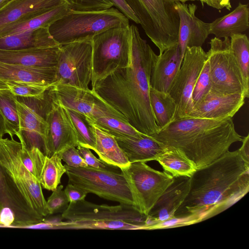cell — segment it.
<instances>
[{"instance_id": "obj_40", "label": "cell", "mask_w": 249, "mask_h": 249, "mask_svg": "<svg viewBox=\"0 0 249 249\" xmlns=\"http://www.w3.org/2000/svg\"><path fill=\"white\" fill-rule=\"evenodd\" d=\"M78 151L88 166L99 169L113 171H121L118 167L109 165L97 158L90 151V149L81 146L76 147Z\"/></svg>"}, {"instance_id": "obj_6", "label": "cell", "mask_w": 249, "mask_h": 249, "mask_svg": "<svg viewBox=\"0 0 249 249\" xmlns=\"http://www.w3.org/2000/svg\"><path fill=\"white\" fill-rule=\"evenodd\" d=\"M129 19L117 8L92 11L70 9L49 28L55 41L62 45L92 40L96 35L116 27H127Z\"/></svg>"}, {"instance_id": "obj_36", "label": "cell", "mask_w": 249, "mask_h": 249, "mask_svg": "<svg viewBox=\"0 0 249 249\" xmlns=\"http://www.w3.org/2000/svg\"><path fill=\"white\" fill-rule=\"evenodd\" d=\"M11 93L19 97L43 100L50 85L29 82L5 81Z\"/></svg>"}, {"instance_id": "obj_43", "label": "cell", "mask_w": 249, "mask_h": 249, "mask_svg": "<svg viewBox=\"0 0 249 249\" xmlns=\"http://www.w3.org/2000/svg\"><path fill=\"white\" fill-rule=\"evenodd\" d=\"M64 191L70 203L84 199L88 193L81 188L68 183Z\"/></svg>"}, {"instance_id": "obj_34", "label": "cell", "mask_w": 249, "mask_h": 249, "mask_svg": "<svg viewBox=\"0 0 249 249\" xmlns=\"http://www.w3.org/2000/svg\"><path fill=\"white\" fill-rule=\"evenodd\" d=\"M89 122L114 137L139 138L144 134L133 127L127 121L118 118L105 116Z\"/></svg>"}, {"instance_id": "obj_33", "label": "cell", "mask_w": 249, "mask_h": 249, "mask_svg": "<svg viewBox=\"0 0 249 249\" xmlns=\"http://www.w3.org/2000/svg\"><path fill=\"white\" fill-rule=\"evenodd\" d=\"M63 107L75 131L78 146L94 150L96 145V137L93 125L88 121L83 114Z\"/></svg>"}, {"instance_id": "obj_37", "label": "cell", "mask_w": 249, "mask_h": 249, "mask_svg": "<svg viewBox=\"0 0 249 249\" xmlns=\"http://www.w3.org/2000/svg\"><path fill=\"white\" fill-rule=\"evenodd\" d=\"M211 89V81L209 63L207 59L198 76L193 90L192 98L194 106L202 101Z\"/></svg>"}, {"instance_id": "obj_41", "label": "cell", "mask_w": 249, "mask_h": 249, "mask_svg": "<svg viewBox=\"0 0 249 249\" xmlns=\"http://www.w3.org/2000/svg\"><path fill=\"white\" fill-rule=\"evenodd\" d=\"M62 160L70 167H79L88 166L84 160L79 154L76 147L66 148L57 153Z\"/></svg>"}, {"instance_id": "obj_13", "label": "cell", "mask_w": 249, "mask_h": 249, "mask_svg": "<svg viewBox=\"0 0 249 249\" xmlns=\"http://www.w3.org/2000/svg\"><path fill=\"white\" fill-rule=\"evenodd\" d=\"M207 59V53L201 47L186 48L180 68L168 92L177 105L175 120L188 117L192 110L193 90Z\"/></svg>"}, {"instance_id": "obj_35", "label": "cell", "mask_w": 249, "mask_h": 249, "mask_svg": "<svg viewBox=\"0 0 249 249\" xmlns=\"http://www.w3.org/2000/svg\"><path fill=\"white\" fill-rule=\"evenodd\" d=\"M231 49L240 67L246 89L249 92V40L246 35L235 34L230 37Z\"/></svg>"}, {"instance_id": "obj_20", "label": "cell", "mask_w": 249, "mask_h": 249, "mask_svg": "<svg viewBox=\"0 0 249 249\" xmlns=\"http://www.w3.org/2000/svg\"><path fill=\"white\" fill-rule=\"evenodd\" d=\"M15 101L19 118V131L26 146L27 148L36 146L43 152V139L46 127L45 113L44 115L43 113L46 108L41 112L39 109L32 107L25 100H19L16 96Z\"/></svg>"}, {"instance_id": "obj_10", "label": "cell", "mask_w": 249, "mask_h": 249, "mask_svg": "<svg viewBox=\"0 0 249 249\" xmlns=\"http://www.w3.org/2000/svg\"><path fill=\"white\" fill-rule=\"evenodd\" d=\"M207 52L211 81V90L222 95L240 93L249 96L242 72L231 49L230 38L214 37Z\"/></svg>"}, {"instance_id": "obj_46", "label": "cell", "mask_w": 249, "mask_h": 249, "mask_svg": "<svg viewBox=\"0 0 249 249\" xmlns=\"http://www.w3.org/2000/svg\"><path fill=\"white\" fill-rule=\"evenodd\" d=\"M242 144L238 149L239 152L243 160L248 163H249V134L243 138Z\"/></svg>"}, {"instance_id": "obj_51", "label": "cell", "mask_w": 249, "mask_h": 249, "mask_svg": "<svg viewBox=\"0 0 249 249\" xmlns=\"http://www.w3.org/2000/svg\"><path fill=\"white\" fill-rule=\"evenodd\" d=\"M8 0H0V4H1Z\"/></svg>"}, {"instance_id": "obj_9", "label": "cell", "mask_w": 249, "mask_h": 249, "mask_svg": "<svg viewBox=\"0 0 249 249\" xmlns=\"http://www.w3.org/2000/svg\"><path fill=\"white\" fill-rule=\"evenodd\" d=\"M69 181L86 191L120 204L134 205L127 182L121 171H113L89 166L72 167L64 165Z\"/></svg>"}, {"instance_id": "obj_38", "label": "cell", "mask_w": 249, "mask_h": 249, "mask_svg": "<svg viewBox=\"0 0 249 249\" xmlns=\"http://www.w3.org/2000/svg\"><path fill=\"white\" fill-rule=\"evenodd\" d=\"M63 188V185L58 186L46 201L49 214L63 213L68 207L69 201Z\"/></svg>"}, {"instance_id": "obj_30", "label": "cell", "mask_w": 249, "mask_h": 249, "mask_svg": "<svg viewBox=\"0 0 249 249\" xmlns=\"http://www.w3.org/2000/svg\"><path fill=\"white\" fill-rule=\"evenodd\" d=\"M167 147L157 160L164 171L174 178L191 177L197 168L195 163L181 150L173 147Z\"/></svg>"}, {"instance_id": "obj_39", "label": "cell", "mask_w": 249, "mask_h": 249, "mask_svg": "<svg viewBox=\"0 0 249 249\" xmlns=\"http://www.w3.org/2000/svg\"><path fill=\"white\" fill-rule=\"evenodd\" d=\"M69 8L80 11L105 10L113 6L109 0H67Z\"/></svg>"}, {"instance_id": "obj_12", "label": "cell", "mask_w": 249, "mask_h": 249, "mask_svg": "<svg viewBox=\"0 0 249 249\" xmlns=\"http://www.w3.org/2000/svg\"><path fill=\"white\" fill-rule=\"evenodd\" d=\"M91 40L60 45L56 81L53 85H67L88 89L92 73Z\"/></svg>"}, {"instance_id": "obj_32", "label": "cell", "mask_w": 249, "mask_h": 249, "mask_svg": "<svg viewBox=\"0 0 249 249\" xmlns=\"http://www.w3.org/2000/svg\"><path fill=\"white\" fill-rule=\"evenodd\" d=\"M15 98L9 90L0 91V122L4 134L10 137L20 133Z\"/></svg>"}, {"instance_id": "obj_21", "label": "cell", "mask_w": 249, "mask_h": 249, "mask_svg": "<svg viewBox=\"0 0 249 249\" xmlns=\"http://www.w3.org/2000/svg\"><path fill=\"white\" fill-rule=\"evenodd\" d=\"M183 57L178 43L156 55L153 62L150 87L168 92L171 84L180 68Z\"/></svg>"}, {"instance_id": "obj_27", "label": "cell", "mask_w": 249, "mask_h": 249, "mask_svg": "<svg viewBox=\"0 0 249 249\" xmlns=\"http://www.w3.org/2000/svg\"><path fill=\"white\" fill-rule=\"evenodd\" d=\"M59 45L51 35L49 28H41L0 37V49L20 50Z\"/></svg>"}, {"instance_id": "obj_45", "label": "cell", "mask_w": 249, "mask_h": 249, "mask_svg": "<svg viewBox=\"0 0 249 249\" xmlns=\"http://www.w3.org/2000/svg\"><path fill=\"white\" fill-rule=\"evenodd\" d=\"M205 3L218 10L226 8L230 10L231 8V0H206Z\"/></svg>"}, {"instance_id": "obj_7", "label": "cell", "mask_w": 249, "mask_h": 249, "mask_svg": "<svg viewBox=\"0 0 249 249\" xmlns=\"http://www.w3.org/2000/svg\"><path fill=\"white\" fill-rule=\"evenodd\" d=\"M160 54L178 43L179 18L174 0H125Z\"/></svg>"}, {"instance_id": "obj_4", "label": "cell", "mask_w": 249, "mask_h": 249, "mask_svg": "<svg viewBox=\"0 0 249 249\" xmlns=\"http://www.w3.org/2000/svg\"><path fill=\"white\" fill-rule=\"evenodd\" d=\"M21 143L0 137V175L6 202L14 211V228L41 222L49 214L41 185L20 158Z\"/></svg>"}, {"instance_id": "obj_42", "label": "cell", "mask_w": 249, "mask_h": 249, "mask_svg": "<svg viewBox=\"0 0 249 249\" xmlns=\"http://www.w3.org/2000/svg\"><path fill=\"white\" fill-rule=\"evenodd\" d=\"M15 220V214L12 209L0 201V224L4 225V228H12Z\"/></svg>"}, {"instance_id": "obj_48", "label": "cell", "mask_w": 249, "mask_h": 249, "mask_svg": "<svg viewBox=\"0 0 249 249\" xmlns=\"http://www.w3.org/2000/svg\"><path fill=\"white\" fill-rule=\"evenodd\" d=\"M175 1H179L181 3H185L188 1H199L201 2L202 5L206 2V0H174Z\"/></svg>"}, {"instance_id": "obj_8", "label": "cell", "mask_w": 249, "mask_h": 249, "mask_svg": "<svg viewBox=\"0 0 249 249\" xmlns=\"http://www.w3.org/2000/svg\"><path fill=\"white\" fill-rule=\"evenodd\" d=\"M128 27L112 28L92 38L91 86L116 69L130 65Z\"/></svg>"}, {"instance_id": "obj_44", "label": "cell", "mask_w": 249, "mask_h": 249, "mask_svg": "<svg viewBox=\"0 0 249 249\" xmlns=\"http://www.w3.org/2000/svg\"><path fill=\"white\" fill-rule=\"evenodd\" d=\"M119 11L123 13L128 19L137 24L140 22L134 13L125 0H109Z\"/></svg>"}, {"instance_id": "obj_49", "label": "cell", "mask_w": 249, "mask_h": 249, "mask_svg": "<svg viewBox=\"0 0 249 249\" xmlns=\"http://www.w3.org/2000/svg\"><path fill=\"white\" fill-rule=\"evenodd\" d=\"M5 135L2 126L0 123V137H2Z\"/></svg>"}, {"instance_id": "obj_29", "label": "cell", "mask_w": 249, "mask_h": 249, "mask_svg": "<svg viewBox=\"0 0 249 249\" xmlns=\"http://www.w3.org/2000/svg\"><path fill=\"white\" fill-rule=\"evenodd\" d=\"M92 124L96 137V145L93 151L98 155L99 159L119 168L129 165L130 162L114 137L96 125Z\"/></svg>"}, {"instance_id": "obj_18", "label": "cell", "mask_w": 249, "mask_h": 249, "mask_svg": "<svg viewBox=\"0 0 249 249\" xmlns=\"http://www.w3.org/2000/svg\"><path fill=\"white\" fill-rule=\"evenodd\" d=\"M245 98L242 94L222 95L210 90L194 106L188 117L214 120L232 118L244 105Z\"/></svg>"}, {"instance_id": "obj_14", "label": "cell", "mask_w": 249, "mask_h": 249, "mask_svg": "<svg viewBox=\"0 0 249 249\" xmlns=\"http://www.w3.org/2000/svg\"><path fill=\"white\" fill-rule=\"evenodd\" d=\"M45 112L46 127L43 139V153L51 156L68 147L78 145L77 135L64 107L48 90Z\"/></svg>"}, {"instance_id": "obj_31", "label": "cell", "mask_w": 249, "mask_h": 249, "mask_svg": "<svg viewBox=\"0 0 249 249\" xmlns=\"http://www.w3.org/2000/svg\"><path fill=\"white\" fill-rule=\"evenodd\" d=\"M149 96L155 121L160 130L175 120L177 105L168 93L151 87Z\"/></svg>"}, {"instance_id": "obj_2", "label": "cell", "mask_w": 249, "mask_h": 249, "mask_svg": "<svg viewBox=\"0 0 249 249\" xmlns=\"http://www.w3.org/2000/svg\"><path fill=\"white\" fill-rule=\"evenodd\" d=\"M249 163L238 149L228 151L190 177L189 191L175 217L194 216L199 222L230 207L249 190Z\"/></svg>"}, {"instance_id": "obj_47", "label": "cell", "mask_w": 249, "mask_h": 249, "mask_svg": "<svg viewBox=\"0 0 249 249\" xmlns=\"http://www.w3.org/2000/svg\"><path fill=\"white\" fill-rule=\"evenodd\" d=\"M9 90L5 81L0 78V91Z\"/></svg>"}, {"instance_id": "obj_1", "label": "cell", "mask_w": 249, "mask_h": 249, "mask_svg": "<svg viewBox=\"0 0 249 249\" xmlns=\"http://www.w3.org/2000/svg\"><path fill=\"white\" fill-rule=\"evenodd\" d=\"M131 62L92 85V90L122 114L141 133L152 136L160 129L150 102V80L156 54L134 24L128 27Z\"/></svg>"}, {"instance_id": "obj_23", "label": "cell", "mask_w": 249, "mask_h": 249, "mask_svg": "<svg viewBox=\"0 0 249 249\" xmlns=\"http://www.w3.org/2000/svg\"><path fill=\"white\" fill-rule=\"evenodd\" d=\"M65 2L67 0H10L0 9V29Z\"/></svg>"}, {"instance_id": "obj_25", "label": "cell", "mask_w": 249, "mask_h": 249, "mask_svg": "<svg viewBox=\"0 0 249 249\" xmlns=\"http://www.w3.org/2000/svg\"><path fill=\"white\" fill-rule=\"evenodd\" d=\"M56 67L37 68L0 61V78L4 81L29 82L51 86L56 81Z\"/></svg>"}, {"instance_id": "obj_24", "label": "cell", "mask_w": 249, "mask_h": 249, "mask_svg": "<svg viewBox=\"0 0 249 249\" xmlns=\"http://www.w3.org/2000/svg\"><path fill=\"white\" fill-rule=\"evenodd\" d=\"M130 163L157 160L167 147L153 137H114Z\"/></svg>"}, {"instance_id": "obj_26", "label": "cell", "mask_w": 249, "mask_h": 249, "mask_svg": "<svg viewBox=\"0 0 249 249\" xmlns=\"http://www.w3.org/2000/svg\"><path fill=\"white\" fill-rule=\"evenodd\" d=\"M210 34L221 38L242 33L249 28L248 5L239 2L230 13L210 23Z\"/></svg>"}, {"instance_id": "obj_19", "label": "cell", "mask_w": 249, "mask_h": 249, "mask_svg": "<svg viewBox=\"0 0 249 249\" xmlns=\"http://www.w3.org/2000/svg\"><path fill=\"white\" fill-rule=\"evenodd\" d=\"M190 184V177L174 178L148 214L152 227L175 217L176 212L188 195Z\"/></svg>"}, {"instance_id": "obj_17", "label": "cell", "mask_w": 249, "mask_h": 249, "mask_svg": "<svg viewBox=\"0 0 249 249\" xmlns=\"http://www.w3.org/2000/svg\"><path fill=\"white\" fill-rule=\"evenodd\" d=\"M175 8L179 18L178 43L183 57L187 47H201L210 35V23H206L196 15L197 7L194 3L175 1Z\"/></svg>"}, {"instance_id": "obj_16", "label": "cell", "mask_w": 249, "mask_h": 249, "mask_svg": "<svg viewBox=\"0 0 249 249\" xmlns=\"http://www.w3.org/2000/svg\"><path fill=\"white\" fill-rule=\"evenodd\" d=\"M20 158L25 166L39 180L43 188L53 191L60 183L66 168L57 153L49 157L36 146L27 148L22 139Z\"/></svg>"}, {"instance_id": "obj_22", "label": "cell", "mask_w": 249, "mask_h": 249, "mask_svg": "<svg viewBox=\"0 0 249 249\" xmlns=\"http://www.w3.org/2000/svg\"><path fill=\"white\" fill-rule=\"evenodd\" d=\"M60 45L20 50L0 49V61L37 68L56 67Z\"/></svg>"}, {"instance_id": "obj_11", "label": "cell", "mask_w": 249, "mask_h": 249, "mask_svg": "<svg viewBox=\"0 0 249 249\" xmlns=\"http://www.w3.org/2000/svg\"><path fill=\"white\" fill-rule=\"evenodd\" d=\"M120 169L128 184L134 206L147 215L174 179L168 173L156 170L145 162L130 163Z\"/></svg>"}, {"instance_id": "obj_5", "label": "cell", "mask_w": 249, "mask_h": 249, "mask_svg": "<svg viewBox=\"0 0 249 249\" xmlns=\"http://www.w3.org/2000/svg\"><path fill=\"white\" fill-rule=\"evenodd\" d=\"M57 229L150 230L148 215L132 205H98L85 199L70 203L62 213Z\"/></svg>"}, {"instance_id": "obj_50", "label": "cell", "mask_w": 249, "mask_h": 249, "mask_svg": "<svg viewBox=\"0 0 249 249\" xmlns=\"http://www.w3.org/2000/svg\"><path fill=\"white\" fill-rule=\"evenodd\" d=\"M9 0H8L1 4H0V9H1L3 6H4Z\"/></svg>"}, {"instance_id": "obj_3", "label": "cell", "mask_w": 249, "mask_h": 249, "mask_svg": "<svg viewBox=\"0 0 249 249\" xmlns=\"http://www.w3.org/2000/svg\"><path fill=\"white\" fill-rule=\"evenodd\" d=\"M152 137L166 147L181 150L197 168L217 159L229 151L233 143L243 140L235 130L232 118H181Z\"/></svg>"}, {"instance_id": "obj_15", "label": "cell", "mask_w": 249, "mask_h": 249, "mask_svg": "<svg viewBox=\"0 0 249 249\" xmlns=\"http://www.w3.org/2000/svg\"><path fill=\"white\" fill-rule=\"evenodd\" d=\"M50 90L63 106L83 114L89 121L105 116L127 121L122 114L92 89L58 84L53 85Z\"/></svg>"}, {"instance_id": "obj_28", "label": "cell", "mask_w": 249, "mask_h": 249, "mask_svg": "<svg viewBox=\"0 0 249 249\" xmlns=\"http://www.w3.org/2000/svg\"><path fill=\"white\" fill-rule=\"evenodd\" d=\"M69 10L68 3L65 2L24 20L8 25L0 29V37L41 28H49Z\"/></svg>"}]
</instances>
